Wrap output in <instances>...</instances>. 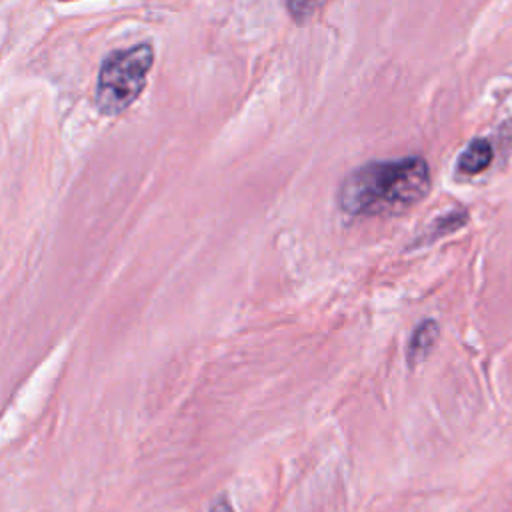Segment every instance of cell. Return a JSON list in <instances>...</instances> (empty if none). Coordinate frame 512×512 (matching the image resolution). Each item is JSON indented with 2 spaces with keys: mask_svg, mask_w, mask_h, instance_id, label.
I'll use <instances>...</instances> for the list:
<instances>
[{
  "mask_svg": "<svg viewBox=\"0 0 512 512\" xmlns=\"http://www.w3.org/2000/svg\"><path fill=\"white\" fill-rule=\"evenodd\" d=\"M436 340H438V324L432 318L420 322L418 328L412 332V338H410V346H408L410 362L414 364L420 358H424L432 350Z\"/></svg>",
  "mask_w": 512,
  "mask_h": 512,
  "instance_id": "obj_4",
  "label": "cell"
},
{
  "mask_svg": "<svg viewBox=\"0 0 512 512\" xmlns=\"http://www.w3.org/2000/svg\"><path fill=\"white\" fill-rule=\"evenodd\" d=\"M466 220H468V212L464 208H452L450 212H446V214L438 216L436 220H432L430 226H428V232L422 234L420 240L426 238L428 242H432L438 236H444V234L454 232L456 228H462L466 224Z\"/></svg>",
  "mask_w": 512,
  "mask_h": 512,
  "instance_id": "obj_5",
  "label": "cell"
},
{
  "mask_svg": "<svg viewBox=\"0 0 512 512\" xmlns=\"http://www.w3.org/2000/svg\"><path fill=\"white\" fill-rule=\"evenodd\" d=\"M430 190L422 156L374 160L354 168L338 188V204L352 216H390L418 204Z\"/></svg>",
  "mask_w": 512,
  "mask_h": 512,
  "instance_id": "obj_1",
  "label": "cell"
},
{
  "mask_svg": "<svg viewBox=\"0 0 512 512\" xmlns=\"http://www.w3.org/2000/svg\"><path fill=\"white\" fill-rule=\"evenodd\" d=\"M152 64L154 48L148 42H138L106 54L94 86L96 108L106 116H116L132 106L146 88Z\"/></svg>",
  "mask_w": 512,
  "mask_h": 512,
  "instance_id": "obj_2",
  "label": "cell"
},
{
  "mask_svg": "<svg viewBox=\"0 0 512 512\" xmlns=\"http://www.w3.org/2000/svg\"><path fill=\"white\" fill-rule=\"evenodd\" d=\"M208 512H234V508H232V504L228 502V498L220 496V498H216V500L212 502V506H210Z\"/></svg>",
  "mask_w": 512,
  "mask_h": 512,
  "instance_id": "obj_6",
  "label": "cell"
},
{
  "mask_svg": "<svg viewBox=\"0 0 512 512\" xmlns=\"http://www.w3.org/2000/svg\"><path fill=\"white\" fill-rule=\"evenodd\" d=\"M492 158H494L492 144L484 138H476V140L468 142V146L460 152L458 162H456V170L460 174H466V176H476V174L484 172L490 166Z\"/></svg>",
  "mask_w": 512,
  "mask_h": 512,
  "instance_id": "obj_3",
  "label": "cell"
}]
</instances>
